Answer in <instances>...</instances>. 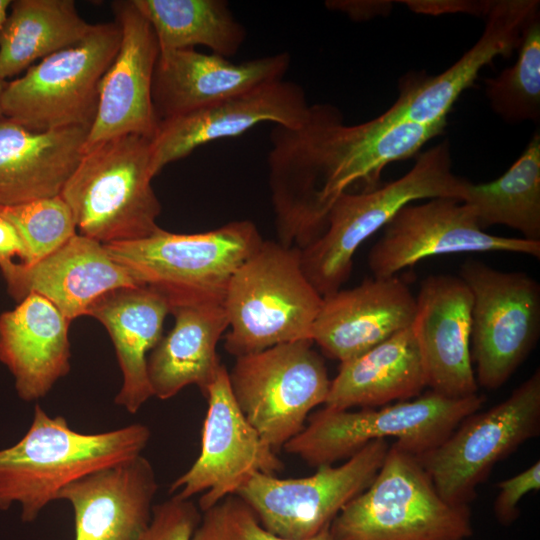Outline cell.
<instances>
[{
	"label": "cell",
	"instance_id": "35",
	"mask_svg": "<svg viewBox=\"0 0 540 540\" xmlns=\"http://www.w3.org/2000/svg\"><path fill=\"white\" fill-rule=\"evenodd\" d=\"M201 520L190 499L173 495L153 506L152 518L142 540H191Z\"/></svg>",
	"mask_w": 540,
	"mask_h": 540
},
{
	"label": "cell",
	"instance_id": "16",
	"mask_svg": "<svg viewBox=\"0 0 540 540\" xmlns=\"http://www.w3.org/2000/svg\"><path fill=\"white\" fill-rule=\"evenodd\" d=\"M113 7L121 29L120 47L100 83L83 153L124 135L152 139L160 123L152 98L160 55L155 32L133 1L116 2Z\"/></svg>",
	"mask_w": 540,
	"mask_h": 540
},
{
	"label": "cell",
	"instance_id": "17",
	"mask_svg": "<svg viewBox=\"0 0 540 540\" xmlns=\"http://www.w3.org/2000/svg\"><path fill=\"white\" fill-rule=\"evenodd\" d=\"M309 107L302 86L281 79L162 120L150 140L153 173L156 176L165 166L204 144L239 136L264 122L296 127Z\"/></svg>",
	"mask_w": 540,
	"mask_h": 540
},
{
	"label": "cell",
	"instance_id": "10",
	"mask_svg": "<svg viewBox=\"0 0 540 540\" xmlns=\"http://www.w3.org/2000/svg\"><path fill=\"white\" fill-rule=\"evenodd\" d=\"M311 339L236 357L228 371L233 397L262 440L278 452L325 403L331 380Z\"/></svg>",
	"mask_w": 540,
	"mask_h": 540
},
{
	"label": "cell",
	"instance_id": "15",
	"mask_svg": "<svg viewBox=\"0 0 540 540\" xmlns=\"http://www.w3.org/2000/svg\"><path fill=\"white\" fill-rule=\"evenodd\" d=\"M509 252L540 257V242L483 230L470 206L451 198L404 206L383 228L368 254L374 277H390L436 255Z\"/></svg>",
	"mask_w": 540,
	"mask_h": 540
},
{
	"label": "cell",
	"instance_id": "3",
	"mask_svg": "<svg viewBox=\"0 0 540 540\" xmlns=\"http://www.w3.org/2000/svg\"><path fill=\"white\" fill-rule=\"evenodd\" d=\"M468 183L453 172L449 143L444 141L419 154L402 177L359 193L341 194L329 210L324 233L300 251L305 276L322 297L338 291L352 272L358 247L400 209L424 199L463 202Z\"/></svg>",
	"mask_w": 540,
	"mask_h": 540
},
{
	"label": "cell",
	"instance_id": "2",
	"mask_svg": "<svg viewBox=\"0 0 540 540\" xmlns=\"http://www.w3.org/2000/svg\"><path fill=\"white\" fill-rule=\"evenodd\" d=\"M150 436L141 423L82 433L63 416L52 417L36 404L25 435L0 449V511L18 504L21 520L32 522L70 483L141 455Z\"/></svg>",
	"mask_w": 540,
	"mask_h": 540
},
{
	"label": "cell",
	"instance_id": "29",
	"mask_svg": "<svg viewBox=\"0 0 540 540\" xmlns=\"http://www.w3.org/2000/svg\"><path fill=\"white\" fill-rule=\"evenodd\" d=\"M92 27L72 0L12 1L0 33V79L15 76L36 60L80 42Z\"/></svg>",
	"mask_w": 540,
	"mask_h": 540
},
{
	"label": "cell",
	"instance_id": "33",
	"mask_svg": "<svg viewBox=\"0 0 540 540\" xmlns=\"http://www.w3.org/2000/svg\"><path fill=\"white\" fill-rule=\"evenodd\" d=\"M0 216L19 234L25 249L24 264L41 260L77 234L73 214L60 195L0 206Z\"/></svg>",
	"mask_w": 540,
	"mask_h": 540
},
{
	"label": "cell",
	"instance_id": "37",
	"mask_svg": "<svg viewBox=\"0 0 540 540\" xmlns=\"http://www.w3.org/2000/svg\"><path fill=\"white\" fill-rule=\"evenodd\" d=\"M416 13H470L486 16L493 1H404Z\"/></svg>",
	"mask_w": 540,
	"mask_h": 540
},
{
	"label": "cell",
	"instance_id": "38",
	"mask_svg": "<svg viewBox=\"0 0 540 540\" xmlns=\"http://www.w3.org/2000/svg\"><path fill=\"white\" fill-rule=\"evenodd\" d=\"M387 1H327L326 6L347 14L353 20L370 19L378 14H384L391 8Z\"/></svg>",
	"mask_w": 540,
	"mask_h": 540
},
{
	"label": "cell",
	"instance_id": "34",
	"mask_svg": "<svg viewBox=\"0 0 540 540\" xmlns=\"http://www.w3.org/2000/svg\"><path fill=\"white\" fill-rule=\"evenodd\" d=\"M191 540H294L278 536L260 523L254 510L238 495L226 496L203 511ZM304 540H333L330 526Z\"/></svg>",
	"mask_w": 540,
	"mask_h": 540
},
{
	"label": "cell",
	"instance_id": "27",
	"mask_svg": "<svg viewBox=\"0 0 540 540\" xmlns=\"http://www.w3.org/2000/svg\"><path fill=\"white\" fill-rule=\"evenodd\" d=\"M426 387V369L411 325L362 355L340 363L324 407H380L416 398Z\"/></svg>",
	"mask_w": 540,
	"mask_h": 540
},
{
	"label": "cell",
	"instance_id": "36",
	"mask_svg": "<svg viewBox=\"0 0 540 540\" xmlns=\"http://www.w3.org/2000/svg\"><path fill=\"white\" fill-rule=\"evenodd\" d=\"M497 487L499 492L493 505L494 515L500 524L507 526L517 519L521 499L529 492L540 489V461L500 481Z\"/></svg>",
	"mask_w": 540,
	"mask_h": 540
},
{
	"label": "cell",
	"instance_id": "32",
	"mask_svg": "<svg viewBox=\"0 0 540 540\" xmlns=\"http://www.w3.org/2000/svg\"><path fill=\"white\" fill-rule=\"evenodd\" d=\"M492 109L508 122L540 118V19L524 28L515 63L485 79Z\"/></svg>",
	"mask_w": 540,
	"mask_h": 540
},
{
	"label": "cell",
	"instance_id": "6",
	"mask_svg": "<svg viewBox=\"0 0 540 540\" xmlns=\"http://www.w3.org/2000/svg\"><path fill=\"white\" fill-rule=\"evenodd\" d=\"M486 397L479 393L453 398L430 390L415 399L359 411L322 408L284 446L312 467L348 459L374 440L394 444L419 457L446 439Z\"/></svg>",
	"mask_w": 540,
	"mask_h": 540
},
{
	"label": "cell",
	"instance_id": "20",
	"mask_svg": "<svg viewBox=\"0 0 540 540\" xmlns=\"http://www.w3.org/2000/svg\"><path fill=\"white\" fill-rule=\"evenodd\" d=\"M471 309L472 295L460 276L430 275L421 282L412 329L428 387L447 397L478 393L470 349Z\"/></svg>",
	"mask_w": 540,
	"mask_h": 540
},
{
	"label": "cell",
	"instance_id": "22",
	"mask_svg": "<svg viewBox=\"0 0 540 540\" xmlns=\"http://www.w3.org/2000/svg\"><path fill=\"white\" fill-rule=\"evenodd\" d=\"M290 62L288 52L239 63L195 49L160 52L152 87L156 114L162 121L284 79Z\"/></svg>",
	"mask_w": 540,
	"mask_h": 540
},
{
	"label": "cell",
	"instance_id": "18",
	"mask_svg": "<svg viewBox=\"0 0 540 540\" xmlns=\"http://www.w3.org/2000/svg\"><path fill=\"white\" fill-rule=\"evenodd\" d=\"M538 0L493 1L478 41L448 69L434 76H410L401 83L399 97L383 114V123L411 122L427 125L447 120L461 93L480 70L498 56L518 49L523 30L539 16Z\"/></svg>",
	"mask_w": 540,
	"mask_h": 540
},
{
	"label": "cell",
	"instance_id": "9",
	"mask_svg": "<svg viewBox=\"0 0 540 540\" xmlns=\"http://www.w3.org/2000/svg\"><path fill=\"white\" fill-rule=\"evenodd\" d=\"M120 42L117 22L93 25L80 42L44 57L4 86L3 116L34 131L90 128L100 83Z\"/></svg>",
	"mask_w": 540,
	"mask_h": 540
},
{
	"label": "cell",
	"instance_id": "40",
	"mask_svg": "<svg viewBox=\"0 0 540 540\" xmlns=\"http://www.w3.org/2000/svg\"><path fill=\"white\" fill-rule=\"evenodd\" d=\"M12 1L0 0V33L8 17V9L11 6Z\"/></svg>",
	"mask_w": 540,
	"mask_h": 540
},
{
	"label": "cell",
	"instance_id": "39",
	"mask_svg": "<svg viewBox=\"0 0 540 540\" xmlns=\"http://www.w3.org/2000/svg\"><path fill=\"white\" fill-rule=\"evenodd\" d=\"M16 256L25 259L24 245L13 225L0 216V266L13 262Z\"/></svg>",
	"mask_w": 540,
	"mask_h": 540
},
{
	"label": "cell",
	"instance_id": "24",
	"mask_svg": "<svg viewBox=\"0 0 540 540\" xmlns=\"http://www.w3.org/2000/svg\"><path fill=\"white\" fill-rule=\"evenodd\" d=\"M70 321L48 300L30 294L0 314V363L20 399L46 396L70 371Z\"/></svg>",
	"mask_w": 540,
	"mask_h": 540
},
{
	"label": "cell",
	"instance_id": "41",
	"mask_svg": "<svg viewBox=\"0 0 540 540\" xmlns=\"http://www.w3.org/2000/svg\"><path fill=\"white\" fill-rule=\"evenodd\" d=\"M4 84L2 82V80L0 79V119L3 118V112H2V94H3V90H4Z\"/></svg>",
	"mask_w": 540,
	"mask_h": 540
},
{
	"label": "cell",
	"instance_id": "19",
	"mask_svg": "<svg viewBox=\"0 0 540 540\" xmlns=\"http://www.w3.org/2000/svg\"><path fill=\"white\" fill-rule=\"evenodd\" d=\"M0 271L9 295L17 302L37 294L70 322L87 316L92 303L106 292L141 286L108 254L104 244L81 234L33 264L13 261L0 266Z\"/></svg>",
	"mask_w": 540,
	"mask_h": 540
},
{
	"label": "cell",
	"instance_id": "5",
	"mask_svg": "<svg viewBox=\"0 0 540 540\" xmlns=\"http://www.w3.org/2000/svg\"><path fill=\"white\" fill-rule=\"evenodd\" d=\"M150 140L124 135L83 153L60 194L81 235L109 244L142 239L161 228Z\"/></svg>",
	"mask_w": 540,
	"mask_h": 540
},
{
	"label": "cell",
	"instance_id": "23",
	"mask_svg": "<svg viewBox=\"0 0 540 540\" xmlns=\"http://www.w3.org/2000/svg\"><path fill=\"white\" fill-rule=\"evenodd\" d=\"M158 490L150 461L138 455L67 485L57 500L74 512V540H142Z\"/></svg>",
	"mask_w": 540,
	"mask_h": 540
},
{
	"label": "cell",
	"instance_id": "1",
	"mask_svg": "<svg viewBox=\"0 0 540 540\" xmlns=\"http://www.w3.org/2000/svg\"><path fill=\"white\" fill-rule=\"evenodd\" d=\"M446 124H388L375 117L349 125L336 106L320 103L296 127L274 125L267 166L277 242L300 251L311 245L341 194L358 183L377 187L387 165L417 154Z\"/></svg>",
	"mask_w": 540,
	"mask_h": 540
},
{
	"label": "cell",
	"instance_id": "14",
	"mask_svg": "<svg viewBox=\"0 0 540 540\" xmlns=\"http://www.w3.org/2000/svg\"><path fill=\"white\" fill-rule=\"evenodd\" d=\"M208 408L201 432V450L191 467L170 486L182 499L203 493L205 511L237 491L256 473L275 475L282 460L251 426L238 407L222 364L206 390Z\"/></svg>",
	"mask_w": 540,
	"mask_h": 540
},
{
	"label": "cell",
	"instance_id": "21",
	"mask_svg": "<svg viewBox=\"0 0 540 540\" xmlns=\"http://www.w3.org/2000/svg\"><path fill=\"white\" fill-rule=\"evenodd\" d=\"M415 313L416 296L404 280L372 276L323 297L311 339L343 363L410 327Z\"/></svg>",
	"mask_w": 540,
	"mask_h": 540
},
{
	"label": "cell",
	"instance_id": "25",
	"mask_svg": "<svg viewBox=\"0 0 540 540\" xmlns=\"http://www.w3.org/2000/svg\"><path fill=\"white\" fill-rule=\"evenodd\" d=\"M89 127L30 130L0 119V206L59 196L76 169Z\"/></svg>",
	"mask_w": 540,
	"mask_h": 540
},
{
	"label": "cell",
	"instance_id": "31",
	"mask_svg": "<svg viewBox=\"0 0 540 540\" xmlns=\"http://www.w3.org/2000/svg\"><path fill=\"white\" fill-rule=\"evenodd\" d=\"M485 230L504 225L523 239L540 242V133L510 168L497 179L474 184L469 181L463 200Z\"/></svg>",
	"mask_w": 540,
	"mask_h": 540
},
{
	"label": "cell",
	"instance_id": "11",
	"mask_svg": "<svg viewBox=\"0 0 540 540\" xmlns=\"http://www.w3.org/2000/svg\"><path fill=\"white\" fill-rule=\"evenodd\" d=\"M540 433V370L502 402L466 417L439 445L419 456L440 496L465 505L493 467Z\"/></svg>",
	"mask_w": 540,
	"mask_h": 540
},
{
	"label": "cell",
	"instance_id": "30",
	"mask_svg": "<svg viewBox=\"0 0 540 540\" xmlns=\"http://www.w3.org/2000/svg\"><path fill=\"white\" fill-rule=\"evenodd\" d=\"M153 28L160 52L207 47L230 58L246 39L245 27L224 0H132Z\"/></svg>",
	"mask_w": 540,
	"mask_h": 540
},
{
	"label": "cell",
	"instance_id": "28",
	"mask_svg": "<svg viewBox=\"0 0 540 540\" xmlns=\"http://www.w3.org/2000/svg\"><path fill=\"white\" fill-rule=\"evenodd\" d=\"M173 328L151 351L147 374L153 396L167 400L189 385L205 396L220 366L217 344L228 328L223 304L183 305L170 311Z\"/></svg>",
	"mask_w": 540,
	"mask_h": 540
},
{
	"label": "cell",
	"instance_id": "12",
	"mask_svg": "<svg viewBox=\"0 0 540 540\" xmlns=\"http://www.w3.org/2000/svg\"><path fill=\"white\" fill-rule=\"evenodd\" d=\"M460 278L472 295L470 349L478 387L498 389L535 347L540 334V285L524 272H505L468 259Z\"/></svg>",
	"mask_w": 540,
	"mask_h": 540
},
{
	"label": "cell",
	"instance_id": "26",
	"mask_svg": "<svg viewBox=\"0 0 540 540\" xmlns=\"http://www.w3.org/2000/svg\"><path fill=\"white\" fill-rule=\"evenodd\" d=\"M169 313L166 299L146 286L111 290L88 309L87 316L105 327L114 345L122 373L115 403L131 414L153 396L147 374L148 353L161 340Z\"/></svg>",
	"mask_w": 540,
	"mask_h": 540
},
{
	"label": "cell",
	"instance_id": "13",
	"mask_svg": "<svg viewBox=\"0 0 540 540\" xmlns=\"http://www.w3.org/2000/svg\"><path fill=\"white\" fill-rule=\"evenodd\" d=\"M374 440L339 466L323 465L308 477L254 474L236 493L270 532L304 540L330 526L337 514L372 482L389 449Z\"/></svg>",
	"mask_w": 540,
	"mask_h": 540
},
{
	"label": "cell",
	"instance_id": "7",
	"mask_svg": "<svg viewBox=\"0 0 540 540\" xmlns=\"http://www.w3.org/2000/svg\"><path fill=\"white\" fill-rule=\"evenodd\" d=\"M322 302L302 270L300 250L264 240L228 285L223 302L230 328L225 350L239 357L311 339Z\"/></svg>",
	"mask_w": 540,
	"mask_h": 540
},
{
	"label": "cell",
	"instance_id": "8",
	"mask_svg": "<svg viewBox=\"0 0 540 540\" xmlns=\"http://www.w3.org/2000/svg\"><path fill=\"white\" fill-rule=\"evenodd\" d=\"M333 540H467L469 506L445 501L417 456L394 443L370 485L330 524Z\"/></svg>",
	"mask_w": 540,
	"mask_h": 540
},
{
	"label": "cell",
	"instance_id": "4",
	"mask_svg": "<svg viewBox=\"0 0 540 540\" xmlns=\"http://www.w3.org/2000/svg\"><path fill=\"white\" fill-rule=\"evenodd\" d=\"M263 241L252 221L235 220L194 234L160 228L142 239L104 246L141 286L162 295L171 311L183 305L223 304L232 276Z\"/></svg>",
	"mask_w": 540,
	"mask_h": 540
}]
</instances>
